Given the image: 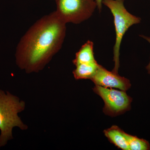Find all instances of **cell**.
I'll return each mask as SVG.
<instances>
[{
  "label": "cell",
  "mask_w": 150,
  "mask_h": 150,
  "mask_svg": "<svg viewBox=\"0 0 150 150\" xmlns=\"http://www.w3.org/2000/svg\"><path fill=\"white\" fill-rule=\"evenodd\" d=\"M66 25L55 11L35 22L17 47L15 56L19 68L28 74L43 70L62 48Z\"/></svg>",
  "instance_id": "obj_1"
},
{
  "label": "cell",
  "mask_w": 150,
  "mask_h": 150,
  "mask_svg": "<svg viewBox=\"0 0 150 150\" xmlns=\"http://www.w3.org/2000/svg\"><path fill=\"white\" fill-rule=\"evenodd\" d=\"M25 103L8 91L0 89V147L6 145L13 139L12 130L18 127L22 130L28 129L18 113L24 110Z\"/></svg>",
  "instance_id": "obj_2"
},
{
  "label": "cell",
  "mask_w": 150,
  "mask_h": 150,
  "mask_svg": "<svg viewBox=\"0 0 150 150\" xmlns=\"http://www.w3.org/2000/svg\"><path fill=\"white\" fill-rule=\"evenodd\" d=\"M124 0H103L102 4L109 8L114 18L115 42L113 47L114 67L112 71L118 73L120 67V50L121 42L125 33L134 25L140 23L142 19L139 17L130 13L126 9Z\"/></svg>",
  "instance_id": "obj_3"
},
{
  "label": "cell",
  "mask_w": 150,
  "mask_h": 150,
  "mask_svg": "<svg viewBox=\"0 0 150 150\" xmlns=\"http://www.w3.org/2000/svg\"><path fill=\"white\" fill-rule=\"evenodd\" d=\"M55 11L65 23L78 24L91 17L97 8L96 0H55Z\"/></svg>",
  "instance_id": "obj_4"
},
{
  "label": "cell",
  "mask_w": 150,
  "mask_h": 150,
  "mask_svg": "<svg viewBox=\"0 0 150 150\" xmlns=\"http://www.w3.org/2000/svg\"><path fill=\"white\" fill-rule=\"evenodd\" d=\"M93 91L103 100V112L105 115L115 117L131 109L132 98L126 91L98 85L94 87Z\"/></svg>",
  "instance_id": "obj_5"
},
{
  "label": "cell",
  "mask_w": 150,
  "mask_h": 150,
  "mask_svg": "<svg viewBox=\"0 0 150 150\" xmlns=\"http://www.w3.org/2000/svg\"><path fill=\"white\" fill-rule=\"evenodd\" d=\"M91 80L96 85L107 88H118L125 91L131 86L128 79L121 76L118 73L108 71L101 65Z\"/></svg>",
  "instance_id": "obj_6"
},
{
  "label": "cell",
  "mask_w": 150,
  "mask_h": 150,
  "mask_svg": "<svg viewBox=\"0 0 150 150\" xmlns=\"http://www.w3.org/2000/svg\"><path fill=\"white\" fill-rule=\"evenodd\" d=\"M125 133L116 126H112L103 131L105 136L115 146L123 150H129Z\"/></svg>",
  "instance_id": "obj_7"
},
{
  "label": "cell",
  "mask_w": 150,
  "mask_h": 150,
  "mask_svg": "<svg viewBox=\"0 0 150 150\" xmlns=\"http://www.w3.org/2000/svg\"><path fill=\"white\" fill-rule=\"evenodd\" d=\"M93 43L88 40L81 47L76 54L73 64L76 65L81 64H88L96 62L93 52Z\"/></svg>",
  "instance_id": "obj_8"
},
{
  "label": "cell",
  "mask_w": 150,
  "mask_h": 150,
  "mask_svg": "<svg viewBox=\"0 0 150 150\" xmlns=\"http://www.w3.org/2000/svg\"><path fill=\"white\" fill-rule=\"evenodd\" d=\"M100 65L97 62L76 65V69L73 71L74 77L76 80H91L98 69Z\"/></svg>",
  "instance_id": "obj_9"
},
{
  "label": "cell",
  "mask_w": 150,
  "mask_h": 150,
  "mask_svg": "<svg viewBox=\"0 0 150 150\" xmlns=\"http://www.w3.org/2000/svg\"><path fill=\"white\" fill-rule=\"evenodd\" d=\"M129 150H149L150 144L148 141L125 133Z\"/></svg>",
  "instance_id": "obj_10"
},
{
  "label": "cell",
  "mask_w": 150,
  "mask_h": 150,
  "mask_svg": "<svg viewBox=\"0 0 150 150\" xmlns=\"http://www.w3.org/2000/svg\"><path fill=\"white\" fill-rule=\"evenodd\" d=\"M140 36L144 39L145 40H147L149 43H150V36H146L144 35H140ZM146 69L147 71L148 74L150 75V58L149 63L146 67Z\"/></svg>",
  "instance_id": "obj_11"
},
{
  "label": "cell",
  "mask_w": 150,
  "mask_h": 150,
  "mask_svg": "<svg viewBox=\"0 0 150 150\" xmlns=\"http://www.w3.org/2000/svg\"><path fill=\"white\" fill-rule=\"evenodd\" d=\"M103 0H96V1L97 8L98 9L99 12H100L102 10Z\"/></svg>",
  "instance_id": "obj_12"
}]
</instances>
